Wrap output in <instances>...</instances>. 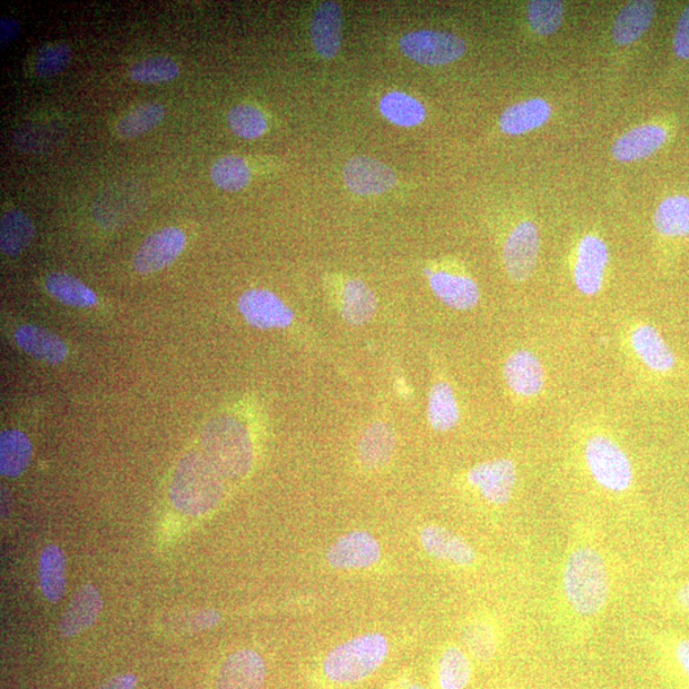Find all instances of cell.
<instances>
[{
    "label": "cell",
    "mask_w": 689,
    "mask_h": 689,
    "mask_svg": "<svg viewBox=\"0 0 689 689\" xmlns=\"http://www.w3.org/2000/svg\"><path fill=\"white\" fill-rule=\"evenodd\" d=\"M222 475L205 455L187 453L171 479L169 496L174 508L188 516H203L214 510L224 493Z\"/></svg>",
    "instance_id": "1"
},
{
    "label": "cell",
    "mask_w": 689,
    "mask_h": 689,
    "mask_svg": "<svg viewBox=\"0 0 689 689\" xmlns=\"http://www.w3.org/2000/svg\"><path fill=\"white\" fill-rule=\"evenodd\" d=\"M609 589L606 562L594 548L580 547L567 557L563 591L575 613L598 614L607 604Z\"/></svg>",
    "instance_id": "2"
},
{
    "label": "cell",
    "mask_w": 689,
    "mask_h": 689,
    "mask_svg": "<svg viewBox=\"0 0 689 689\" xmlns=\"http://www.w3.org/2000/svg\"><path fill=\"white\" fill-rule=\"evenodd\" d=\"M205 456L226 476H242L253 462V449L246 426L228 415L211 419L200 435Z\"/></svg>",
    "instance_id": "3"
},
{
    "label": "cell",
    "mask_w": 689,
    "mask_h": 689,
    "mask_svg": "<svg viewBox=\"0 0 689 689\" xmlns=\"http://www.w3.org/2000/svg\"><path fill=\"white\" fill-rule=\"evenodd\" d=\"M388 642L378 632L337 644L324 660L325 675L336 683H355L376 671L387 658Z\"/></svg>",
    "instance_id": "4"
},
{
    "label": "cell",
    "mask_w": 689,
    "mask_h": 689,
    "mask_svg": "<svg viewBox=\"0 0 689 689\" xmlns=\"http://www.w3.org/2000/svg\"><path fill=\"white\" fill-rule=\"evenodd\" d=\"M585 460L591 475L606 490L623 492L630 488L631 462L614 441L606 435H592L585 444Z\"/></svg>",
    "instance_id": "5"
},
{
    "label": "cell",
    "mask_w": 689,
    "mask_h": 689,
    "mask_svg": "<svg viewBox=\"0 0 689 689\" xmlns=\"http://www.w3.org/2000/svg\"><path fill=\"white\" fill-rule=\"evenodd\" d=\"M146 197L138 183L118 181L96 198L92 215L102 228H119L144 211Z\"/></svg>",
    "instance_id": "6"
},
{
    "label": "cell",
    "mask_w": 689,
    "mask_h": 689,
    "mask_svg": "<svg viewBox=\"0 0 689 689\" xmlns=\"http://www.w3.org/2000/svg\"><path fill=\"white\" fill-rule=\"evenodd\" d=\"M401 51L416 63L443 66L464 55L466 43L455 33L419 30L404 35L398 42Z\"/></svg>",
    "instance_id": "7"
},
{
    "label": "cell",
    "mask_w": 689,
    "mask_h": 689,
    "mask_svg": "<svg viewBox=\"0 0 689 689\" xmlns=\"http://www.w3.org/2000/svg\"><path fill=\"white\" fill-rule=\"evenodd\" d=\"M186 246L179 228H164L148 235L135 253L132 265L138 274L150 275L168 267Z\"/></svg>",
    "instance_id": "8"
},
{
    "label": "cell",
    "mask_w": 689,
    "mask_h": 689,
    "mask_svg": "<svg viewBox=\"0 0 689 689\" xmlns=\"http://www.w3.org/2000/svg\"><path fill=\"white\" fill-rule=\"evenodd\" d=\"M516 478V466L510 459L484 461L467 473L469 484L476 488L486 502L496 505L511 500Z\"/></svg>",
    "instance_id": "9"
},
{
    "label": "cell",
    "mask_w": 689,
    "mask_h": 689,
    "mask_svg": "<svg viewBox=\"0 0 689 689\" xmlns=\"http://www.w3.org/2000/svg\"><path fill=\"white\" fill-rule=\"evenodd\" d=\"M539 252V232L534 223L516 225L503 247L505 272L514 282H525L533 273Z\"/></svg>",
    "instance_id": "10"
},
{
    "label": "cell",
    "mask_w": 689,
    "mask_h": 689,
    "mask_svg": "<svg viewBox=\"0 0 689 689\" xmlns=\"http://www.w3.org/2000/svg\"><path fill=\"white\" fill-rule=\"evenodd\" d=\"M343 176L348 189L361 196L386 194L397 185L388 165L370 156H356L345 164Z\"/></svg>",
    "instance_id": "11"
},
{
    "label": "cell",
    "mask_w": 689,
    "mask_h": 689,
    "mask_svg": "<svg viewBox=\"0 0 689 689\" xmlns=\"http://www.w3.org/2000/svg\"><path fill=\"white\" fill-rule=\"evenodd\" d=\"M380 557L377 539L364 530H354L338 538L326 553L328 564L338 570L366 569L377 563Z\"/></svg>",
    "instance_id": "12"
},
{
    "label": "cell",
    "mask_w": 689,
    "mask_h": 689,
    "mask_svg": "<svg viewBox=\"0 0 689 689\" xmlns=\"http://www.w3.org/2000/svg\"><path fill=\"white\" fill-rule=\"evenodd\" d=\"M238 308L252 327L259 329L289 326L294 314L287 305L269 291L252 289L240 296Z\"/></svg>",
    "instance_id": "13"
},
{
    "label": "cell",
    "mask_w": 689,
    "mask_h": 689,
    "mask_svg": "<svg viewBox=\"0 0 689 689\" xmlns=\"http://www.w3.org/2000/svg\"><path fill=\"white\" fill-rule=\"evenodd\" d=\"M266 666L256 651L244 649L232 653L223 662L216 689H262Z\"/></svg>",
    "instance_id": "14"
},
{
    "label": "cell",
    "mask_w": 689,
    "mask_h": 689,
    "mask_svg": "<svg viewBox=\"0 0 689 689\" xmlns=\"http://www.w3.org/2000/svg\"><path fill=\"white\" fill-rule=\"evenodd\" d=\"M608 248L596 235L583 237L578 247L573 278L578 289L585 295H596L603 284Z\"/></svg>",
    "instance_id": "15"
},
{
    "label": "cell",
    "mask_w": 689,
    "mask_h": 689,
    "mask_svg": "<svg viewBox=\"0 0 689 689\" xmlns=\"http://www.w3.org/2000/svg\"><path fill=\"white\" fill-rule=\"evenodd\" d=\"M503 376L510 390L523 397L535 396L544 386L542 363L534 353L523 348L508 357L503 366Z\"/></svg>",
    "instance_id": "16"
},
{
    "label": "cell",
    "mask_w": 689,
    "mask_h": 689,
    "mask_svg": "<svg viewBox=\"0 0 689 689\" xmlns=\"http://www.w3.org/2000/svg\"><path fill=\"white\" fill-rule=\"evenodd\" d=\"M102 608L100 591L93 585H85L76 592L67 606L58 624L59 634L65 639L75 638L90 628L99 618Z\"/></svg>",
    "instance_id": "17"
},
{
    "label": "cell",
    "mask_w": 689,
    "mask_h": 689,
    "mask_svg": "<svg viewBox=\"0 0 689 689\" xmlns=\"http://www.w3.org/2000/svg\"><path fill=\"white\" fill-rule=\"evenodd\" d=\"M342 8L335 2L321 3L313 13L311 39L314 50L325 59L334 58L342 47Z\"/></svg>",
    "instance_id": "18"
},
{
    "label": "cell",
    "mask_w": 689,
    "mask_h": 689,
    "mask_svg": "<svg viewBox=\"0 0 689 689\" xmlns=\"http://www.w3.org/2000/svg\"><path fill=\"white\" fill-rule=\"evenodd\" d=\"M421 543L426 553L440 561L469 565L476 558L474 548L464 538L443 526H425L421 533Z\"/></svg>",
    "instance_id": "19"
},
{
    "label": "cell",
    "mask_w": 689,
    "mask_h": 689,
    "mask_svg": "<svg viewBox=\"0 0 689 689\" xmlns=\"http://www.w3.org/2000/svg\"><path fill=\"white\" fill-rule=\"evenodd\" d=\"M667 141V130L657 125H643L619 137L612 146L618 161H636L656 152Z\"/></svg>",
    "instance_id": "20"
},
{
    "label": "cell",
    "mask_w": 689,
    "mask_h": 689,
    "mask_svg": "<svg viewBox=\"0 0 689 689\" xmlns=\"http://www.w3.org/2000/svg\"><path fill=\"white\" fill-rule=\"evenodd\" d=\"M430 285L435 296L452 309L469 311L481 299L476 283L467 276L433 273Z\"/></svg>",
    "instance_id": "21"
},
{
    "label": "cell",
    "mask_w": 689,
    "mask_h": 689,
    "mask_svg": "<svg viewBox=\"0 0 689 689\" xmlns=\"http://www.w3.org/2000/svg\"><path fill=\"white\" fill-rule=\"evenodd\" d=\"M14 339L26 354L43 363H62L68 354L62 338L41 326H21L16 331Z\"/></svg>",
    "instance_id": "22"
},
{
    "label": "cell",
    "mask_w": 689,
    "mask_h": 689,
    "mask_svg": "<svg viewBox=\"0 0 689 689\" xmlns=\"http://www.w3.org/2000/svg\"><path fill=\"white\" fill-rule=\"evenodd\" d=\"M631 344L641 362L656 372L675 368L676 356L656 327L640 325L632 331Z\"/></svg>",
    "instance_id": "23"
},
{
    "label": "cell",
    "mask_w": 689,
    "mask_h": 689,
    "mask_svg": "<svg viewBox=\"0 0 689 689\" xmlns=\"http://www.w3.org/2000/svg\"><path fill=\"white\" fill-rule=\"evenodd\" d=\"M656 8V3L650 0H634L622 7L613 23V40L619 46H627L640 39L652 22Z\"/></svg>",
    "instance_id": "24"
},
{
    "label": "cell",
    "mask_w": 689,
    "mask_h": 689,
    "mask_svg": "<svg viewBox=\"0 0 689 689\" xmlns=\"http://www.w3.org/2000/svg\"><path fill=\"white\" fill-rule=\"evenodd\" d=\"M396 446L395 433L382 422L373 423L364 430L357 453L365 467L378 469L386 465Z\"/></svg>",
    "instance_id": "25"
},
{
    "label": "cell",
    "mask_w": 689,
    "mask_h": 689,
    "mask_svg": "<svg viewBox=\"0 0 689 689\" xmlns=\"http://www.w3.org/2000/svg\"><path fill=\"white\" fill-rule=\"evenodd\" d=\"M549 117L551 107L545 100L529 99L505 109L500 118V127L502 132L516 136L544 125Z\"/></svg>",
    "instance_id": "26"
},
{
    "label": "cell",
    "mask_w": 689,
    "mask_h": 689,
    "mask_svg": "<svg viewBox=\"0 0 689 689\" xmlns=\"http://www.w3.org/2000/svg\"><path fill=\"white\" fill-rule=\"evenodd\" d=\"M377 311V299L368 285L357 278L346 282L343 291L342 313L347 324H368Z\"/></svg>",
    "instance_id": "27"
},
{
    "label": "cell",
    "mask_w": 689,
    "mask_h": 689,
    "mask_svg": "<svg viewBox=\"0 0 689 689\" xmlns=\"http://www.w3.org/2000/svg\"><path fill=\"white\" fill-rule=\"evenodd\" d=\"M39 583L42 596L50 603H57L66 589V558L62 549L48 545L39 557Z\"/></svg>",
    "instance_id": "28"
},
{
    "label": "cell",
    "mask_w": 689,
    "mask_h": 689,
    "mask_svg": "<svg viewBox=\"0 0 689 689\" xmlns=\"http://www.w3.org/2000/svg\"><path fill=\"white\" fill-rule=\"evenodd\" d=\"M35 237V226L28 215L20 209H10L0 222V249L6 256L14 257L30 246Z\"/></svg>",
    "instance_id": "29"
},
{
    "label": "cell",
    "mask_w": 689,
    "mask_h": 689,
    "mask_svg": "<svg viewBox=\"0 0 689 689\" xmlns=\"http://www.w3.org/2000/svg\"><path fill=\"white\" fill-rule=\"evenodd\" d=\"M31 443L28 435L17 430L0 434V474L16 478L23 473L31 460Z\"/></svg>",
    "instance_id": "30"
},
{
    "label": "cell",
    "mask_w": 689,
    "mask_h": 689,
    "mask_svg": "<svg viewBox=\"0 0 689 689\" xmlns=\"http://www.w3.org/2000/svg\"><path fill=\"white\" fill-rule=\"evenodd\" d=\"M653 226L666 237L689 235V198L676 195L662 199L653 214Z\"/></svg>",
    "instance_id": "31"
},
{
    "label": "cell",
    "mask_w": 689,
    "mask_h": 689,
    "mask_svg": "<svg viewBox=\"0 0 689 689\" xmlns=\"http://www.w3.org/2000/svg\"><path fill=\"white\" fill-rule=\"evenodd\" d=\"M46 289L60 303L71 305V307L87 308L96 303V295L83 283L72 275L65 273H52L46 278Z\"/></svg>",
    "instance_id": "32"
},
{
    "label": "cell",
    "mask_w": 689,
    "mask_h": 689,
    "mask_svg": "<svg viewBox=\"0 0 689 689\" xmlns=\"http://www.w3.org/2000/svg\"><path fill=\"white\" fill-rule=\"evenodd\" d=\"M164 117L165 108L160 102L139 104L117 121L116 134L121 139L135 138L159 126Z\"/></svg>",
    "instance_id": "33"
},
{
    "label": "cell",
    "mask_w": 689,
    "mask_h": 689,
    "mask_svg": "<svg viewBox=\"0 0 689 689\" xmlns=\"http://www.w3.org/2000/svg\"><path fill=\"white\" fill-rule=\"evenodd\" d=\"M380 110L383 117L398 127H414L422 124L425 118L423 105L412 96L400 91L383 96Z\"/></svg>",
    "instance_id": "34"
},
{
    "label": "cell",
    "mask_w": 689,
    "mask_h": 689,
    "mask_svg": "<svg viewBox=\"0 0 689 689\" xmlns=\"http://www.w3.org/2000/svg\"><path fill=\"white\" fill-rule=\"evenodd\" d=\"M459 406L446 382L434 383L429 398V419L433 430L447 432L459 423Z\"/></svg>",
    "instance_id": "35"
},
{
    "label": "cell",
    "mask_w": 689,
    "mask_h": 689,
    "mask_svg": "<svg viewBox=\"0 0 689 689\" xmlns=\"http://www.w3.org/2000/svg\"><path fill=\"white\" fill-rule=\"evenodd\" d=\"M209 176L216 187L229 191L246 188L250 181L248 164L237 155H224L216 159Z\"/></svg>",
    "instance_id": "36"
},
{
    "label": "cell",
    "mask_w": 689,
    "mask_h": 689,
    "mask_svg": "<svg viewBox=\"0 0 689 689\" xmlns=\"http://www.w3.org/2000/svg\"><path fill=\"white\" fill-rule=\"evenodd\" d=\"M471 677V666L465 652L450 647L442 653L439 666L441 689H464Z\"/></svg>",
    "instance_id": "37"
},
{
    "label": "cell",
    "mask_w": 689,
    "mask_h": 689,
    "mask_svg": "<svg viewBox=\"0 0 689 689\" xmlns=\"http://www.w3.org/2000/svg\"><path fill=\"white\" fill-rule=\"evenodd\" d=\"M178 75V63L167 56H154L138 60L129 69L130 78L139 83L169 82Z\"/></svg>",
    "instance_id": "38"
},
{
    "label": "cell",
    "mask_w": 689,
    "mask_h": 689,
    "mask_svg": "<svg viewBox=\"0 0 689 689\" xmlns=\"http://www.w3.org/2000/svg\"><path fill=\"white\" fill-rule=\"evenodd\" d=\"M528 21L538 35L548 37L558 29L563 21V4L558 0H531L528 4Z\"/></svg>",
    "instance_id": "39"
},
{
    "label": "cell",
    "mask_w": 689,
    "mask_h": 689,
    "mask_svg": "<svg viewBox=\"0 0 689 689\" xmlns=\"http://www.w3.org/2000/svg\"><path fill=\"white\" fill-rule=\"evenodd\" d=\"M233 132L242 138H258L266 132L267 121L262 111L250 104H238L228 112Z\"/></svg>",
    "instance_id": "40"
},
{
    "label": "cell",
    "mask_w": 689,
    "mask_h": 689,
    "mask_svg": "<svg viewBox=\"0 0 689 689\" xmlns=\"http://www.w3.org/2000/svg\"><path fill=\"white\" fill-rule=\"evenodd\" d=\"M72 50L66 42H52L42 47L33 60V72L40 78H48L62 72L71 62Z\"/></svg>",
    "instance_id": "41"
},
{
    "label": "cell",
    "mask_w": 689,
    "mask_h": 689,
    "mask_svg": "<svg viewBox=\"0 0 689 689\" xmlns=\"http://www.w3.org/2000/svg\"><path fill=\"white\" fill-rule=\"evenodd\" d=\"M464 638L471 653L479 660H490L496 650L495 634L490 624L474 622L465 628Z\"/></svg>",
    "instance_id": "42"
},
{
    "label": "cell",
    "mask_w": 689,
    "mask_h": 689,
    "mask_svg": "<svg viewBox=\"0 0 689 689\" xmlns=\"http://www.w3.org/2000/svg\"><path fill=\"white\" fill-rule=\"evenodd\" d=\"M222 616L214 609H198L189 612L181 619L179 624L189 632L208 630L220 622Z\"/></svg>",
    "instance_id": "43"
},
{
    "label": "cell",
    "mask_w": 689,
    "mask_h": 689,
    "mask_svg": "<svg viewBox=\"0 0 689 689\" xmlns=\"http://www.w3.org/2000/svg\"><path fill=\"white\" fill-rule=\"evenodd\" d=\"M673 49L677 57L689 59V3L679 16L673 38Z\"/></svg>",
    "instance_id": "44"
},
{
    "label": "cell",
    "mask_w": 689,
    "mask_h": 689,
    "mask_svg": "<svg viewBox=\"0 0 689 689\" xmlns=\"http://www.w3.org/2000/svg\"><path fill=\"white\" fill-rule=\"evenodd\" d=\"M137 686V678L135 675L125 673L111 677L104 682L98 689H135Z\"/></svg>",
    "instance_id": "45"
},
{
    "label": "cell",
    "mask_w": 689,
    "mask_h": 689,
    "mask_svg": "<svg viewBox=\"0 0 689 689\" xmlns=\"http://www.w3.org/2000/svg\"><path fill=\"white\" fill-rule=\"evenodd\" d=\"M20 23L10 17H2L0 19V41L2 46L19 37Z\"/></svg>",
    "instance_id": "46"
},
{
    "label": "cell",
    "mask_w": 689,
    "mask_h": 689,
    "mask_svg": "<svg viewBox=\"0 0 689 689\" xmlns=\"http://www.w3.org/2000/svg\"><path fill=\"white\" fill-rule=\"evenodd\" d=\"M676 658L678 665L689 678V639L679 640L676 644Z\"/></svg>",
    "instance_id": "47"
},
{
    "label": "cell",
    "mask_w": 689,
    "mask_h": 689,
    "mask_svg": "<svg viewBox=\"0 0 689 689\" xmlns=\"http://www.w3.org/2000/svg\"><path fill=\"white\" fill-rule=\"evenodd\" d=\"M676 603L682 612L689 614V580L678 589L676 594Z\"/></svg>",
    "instance_id": "48"
},
{
    "label": "cell",
    "mask_w": 689,
    "mask_h": 689,
    "mask_svg": "<svg viewBox=\"0 0 689 689\" xmlns=\"http://www.w3.org/2000/svg\"><path fill=\"white\" fill-rule=\"evenodd\" d=\"M407 689H424V688L419 685H412V686H409Z\"/></svg>",
    "instance_id": "49"
}]
</instances>
